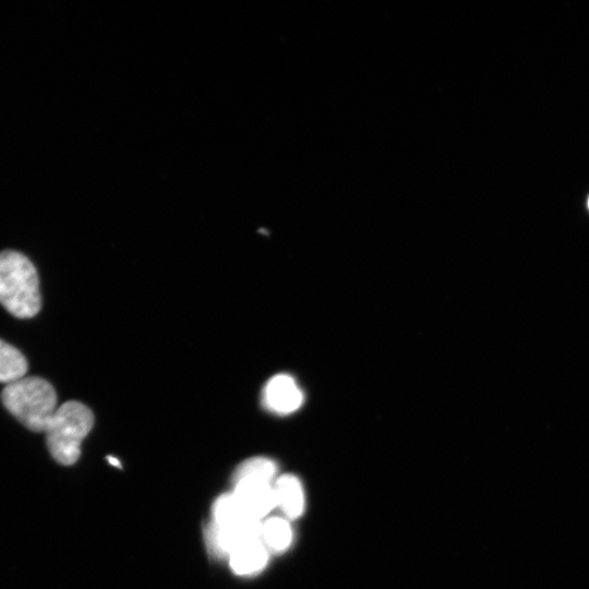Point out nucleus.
I'll list each match as a JSON object with an SVG mask.
<instances>
[{"label":"nucleus","mask_w":589,"mask_h":589,"mask_svg":"<svg viewBox=\"0 0 589 589\" xmlns=\"http://www.w3.org/2000/svg\"><path fill=\"white\" fill-rule=\"evenodd\" d=\"M0 303L19 318L33 317L40 310L37 271L20 252H0Z\"/></svg>","instance_id":"nucleus-1"},{"label":"nucleus","mask_w":589,"mask_h":589,"mask_svg":"<svg viewBox=\"0 0 589 589\" xmlns=\"http://www.w3.org/2000/svg\"><path fill=\"white\" fill-rule=\"evenodd\" d=\"M1 400L13 417L34 432H45L58 408L55 388L38 376H24L7 384Z\"/></svg>","instance_id":"nucleus-2"},{"label":"nucleus","mask_w":589,"mask_h":589,"mask_svg":"<svg viewBox=\"0 0 589 589\" xmlns=\"http://www.w3.org/2000/svg\"><path fill=\"white\" fill-rule=\"evenodd\" d=\"M94 417L88 407L70 400L57 408L45 433L47 447L61 465H73L80 457L81 444L93 428Z\"/></svg>","instance_id":"nucleus-3"},{"label":"nucleus","mask_w":589,"mask_h":589,"mask_svg":"<svg viewBox=\"0 0 589 589\" xmlns=\"http://www.w3.org/2000/svg\"><path fill=\"white\" fill-rule=\"evenodd\" d=\"M232 492L240 508L251 518L262 520L275 506V492L272 482L254 478L233 480Z\"/></svg>","instance_id":"nucleus-4"},{"label":"nucleus","mask_w":589,"mask_h":589,"mask_svg":"<svg viewBox=\"0 0 589 589\" xmlns=\"http://www.w3.org/2000/svg\"><path fill=\"white\" fill-rule=\"evenodd\" d=\"M304 395L296 380L288 374L271 377L262 392L264 408L278 416L297 411L303 404Z\"/></svg>","instance_id":"nucleus-5"},{"label":"nucleus","mask_w":589,"mask_h":589,"mask_svg":"<svg viewBox=\"0 0 589 589\" xmlns=\"http://www.w3.org/2000/svg\"><path fill=\"white\" fill-rule=\"evenodd\" d=\"M268 561V550L262 540L240 544L229 555L230 567L240 576L253 575L262 570Z\"/></svg>","instance_id":"nucleus-6"},{"label":"nucleus","mask_w":589,"mask_h":589,"mask_svg":"<svg viewBox=\"0 0 589 589\" xmlns=\"http://www.w3.org/2000/svg\"><path fill=\"white\" fill-rule=\"evenodd\" d=\"M276 506L290 519L299 517L304 508V494L299 479L292 474L279 477L274 484Z\"/></svg>","instance_id":"nucleus-7"},{"label":"nucleus","mask_w":589,"mask_h":589,"mask_svg":"<svg viewBox=\"0 0 589 589\" xmlns=\"http://www.w3.org/2000/svg\"><path fill=\"white\" fill-rule=\"evenodd\" d=\"M27 372V361L15 347L0 339V382L10 384L23 378Z\"/></svg>","instance_id":"nucleus-8"},{"label":"nucleus","mask_w":589,"mask_h":589,"mask_svg":"<svg viewBox=\"0 0 589 589\" xmlns=\"http://www.w3.org/2000/svg\"><path fill=\"white\" fill-rule=\"evenodd\" d=\"M261 540L267 550L283 552L289 548L292 530L289 522L280 517H271L262 524Z\"/></svg>","instance_id":"nucleus-9"},{"label":"nucleus","mask_w":589,"mask_h":589,"mask_svg":"<svg viewBox=\"0 0 589 589\" xmlns=\"http://www.w3.org/2000/svg\"><path fill=\"white\" fill-rule=\"evenodd\" d=\"M277 471L276 464L267 457H253L243 461L237 468L233 480L254 478L272 482Z\"/></svg>","instance_id":"nucleus-10"},{"label":"nucleus","mask_w":589,"mask_h":589,"mask_svg":"<svg viewBox=\"0 0 589 589\" xmlns=\"http://www.w3.org/2000/svg\"><path fill=\"white\" fill-rule=\"evenodd\" d=\"M108 461L116 467H120V461L117 458L109 456Z\"/></svg>","instance_id":"nucleus-11"},{"label":"nucleus","mask_w":589,"mask_h":589,"mask_svg":"<svg viewBox=\"0 0 589 589\" xmlns=\"http://www.w3.org/2000/svg\"><path fill=\"white\" fill-rule=\"evenodd\" d=\"M588 206H589V200H588Z\"/></svg>","instance_id":"nucleus-12"}]
</instances>
